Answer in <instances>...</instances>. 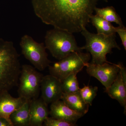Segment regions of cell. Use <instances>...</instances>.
<instances>
[{
    "label": "cell",
    "instance_id": "obj_17",
    "mask_svg": "<svg viewBox=\"0 0 126 126\" xmlns=\"http://www.w3.org/2000/svg\"><path fill=\"white\" fill-rule=\"evenodd\" d=\"M94 11L96 15L110 23H115L119 26H124L121 18L117 13L115 8L113 6H107L102 8H98L96 7L94 9Z\"/></svg>",
    "mask_w": 126,
    "mask_h": 126
},
{
    "label": "cell",
    "instance_id": "obj_18",
    "mask_svg": "<svg viewBox=\"0 0 126 126\" xmlns=\"http://www.w3.org/2000/svg\"><path fill=\"white\" fill-rule=\"evenodd\" d=\"M77 73L72 74L61 81L63 93H70L79 91L80 88L77 78Z\"/></svg>",
    "mask_w": 126,
    "mask_h": 126
},
{
    "label": "cell",
    "instance_id": "obj_8",
    "mask_svg": "<svg viewBox=\"0 0 126 126\" xmlns=\"http://www.w3.org/2000/svg\"><path fill=\"white\" fill-rule=\"evenodd\" d=\"M120 65L121 63L95 64L88 63L86 66V70L90 76L100 81L107 90L116 78L120 70Z\"/></svg>",
    "mask_w": 126,
    "mask_h": 126
},
{
    "label": "cell",
    "instance_id": "obj_10",
    "mask_svg": "<svg viewBox=\"0 0 126 126\" xmlns=\"http://www.w3.org/2000/svg\"><path fill=\"white\" fill-rule=\"evenodd\" d=\"M49 113L52 118L64 120L76 125L78 120L84 116L72 110L60 100L51 104Z\"/></svg>",
    "mask_w": 126,
    "mask_h": 126
},
{
    "label": "cell",
    "instance_id": "obj_14",
    "mask_svg": "<svg viewBox=\"0 0 126 126\" xmlns=\"http://www.w3.org/2000/svg\"><path fill=\"white\" fill-rule=\"evenodd\" d=\"M61 99L72 110L82 115L88 111L90 106L84 101L79 91L70 93H63Z\"/></svg>",
    "mask_w": 126,
    "mask_h": 126
},
{
    "label": "cell",
    "instance_id": "obj_7",
    "mask_svg": "<svg viewBox=\"0 0 126 126\" xmlns=\"http://www.w3.org/2000/svg\"><path fill=\"white\" fill-rule=\"evenodd\" d=\"M20 46L22 54L36 69L43 71L50 65L44 43H38L25 34L21 39Z\"/></svg>",
    "mask_w": 126,
    "mask_h": 126
},
{
    "label": "cell",
    "instance_id": "obj_9",
    "mask_svg": "<svg viewBox=\"0 0 126 126\" xmlns=\"http://www.w3.org/2000/svg\"><path fill=\"white\" fill-rule=\"evenodd\" d=\"M40 90L41 98L48 105L61 99L63 93L62 82L50 74L43 76L41 83Z\"/></svg>",
    "mask_w": 126,
    "mask_h": 126
},
{
    "label": "cell",
    "instance_id": "obj_3",
    "mask_svg": "<svg viewBox=\"0 0 126 126\" xmlns=\"http://www.w3.org/2000/svg\"><path fill=\"white\" fill-rule=\"evenodd\" d=\"M81 32L85 38L86 43L81 48L82 50H86L92 55L91 63L95 64L105 63H113L107 60L106 56L111 53L113 48L121 49L116 41V35H109L93 33L87 30L86 27Z\"/></svg>",
    "mask_w": 126,
    "mask_h": 126
},
{
    "label": "cell",
    "instance_id": "obj_6",
    "mask_svg": "<svg viewBox=\"0 0 126 126\" xmlns=\"http://www.w3.org/2000/svg\"><path fill=\"white\" fill-rule=\"evenodd\" d=\"M43 77L33 66L28 64L21 65L18 85L19 96L26 100L38 98Z\"/></svg>",
    "mask_w": 126,
    "mask_h": 126
},
{
    "label": "cell",
    "instance_id": "obj_20",
    "mask_svg": "<svg viewBox=\"0 0 126 126\" xmlns=\"http://www.w3.org/2000/svg\"><path fill=\"white\" fill-rule=\"evenodd\" d=\"M45 126H77L71 123L65 121L61 119H57L53 118H47L44 123Z\"/></svg>",
    "mask_w": 126,
    "mask_h": 126
},
{
    "label": "cell",
    "instance_id": "obj_11",
    "mask_svg": "<svg viewBox=\"0 0 126 126\" xmlns=\"http://www.w3.org/2000/svg\"><path fill=\"white\" fill-rule=\"evenodd\" d=\"M49 112L48 105L41 98L31 100L30 107V126H43L44 122L48 117Z\"/></svg>",
    "mask_w": 126,
    "mask_h": 126
},
{
    "label": "cell",
    "instance_id": "obj_12",
    "mask_svg": "<svg viewBox=\"0 0 126 126\" xmlns=\"http://www.w3.org/2000/svg\"><path fill=\"white\" fill-rule=\"evenodd\" d=\"M26 101V100L21 97L15 98L12 96L9 92H5L1 94L0 117L5 118L12 124L10 119V116L15 111L19 108Z\"/></svg>",
    "mask_w": 126,
    "mask_h": 126
},
{
    "label": "cell",
    "instance_id": "obj_15",
    "mask_svg": "<svg viewBox=\"0 0 126 126\" xmlns=\"http://www.w3.org/2000/svg\"><path fill=\"white\" fill-rule=\"evenodd\" d=\"M31 101L26 100L19 108L10 115V119L13 126H30Z\"/></svg>",
    "mask_w": 126,
    "mask_h": 126
},
{
    "label": "cell",
    "instance_id": "obj_19",
    "mask_svg": "<svg viewBox=\"0 0 126 126\" xmlns=\"http://www.w3.org/2000/svg\"><path fill=\"white\" fill-rule=\"evenodd\" d=\"M97 91V87L89 86H84L83 88L79 89V93L83 99L90 106H92L93 101L96 96Z\"/></svg>",
    "mask_w": 126,
    "mask_h": 126
},
{
    "label": "cell",
    "instance_id": "obj_1",
    "mask_svg": "<svg viewBox=\"0 0 126 126\" xmlns=\"http://www.w3.org/2000/svg\"><path fill=\"white\" fill-rule=\"evenodd\" d=\"M108 0H31L35 15L45 24L73 34L81 32L100 1Z\"/></svg>",
    "mask_w": 126,
    "mask_h": 126
},
{
    "label": "cell",
    "instance_id": "obj_16",
    "mask_svg": "<svg viewBox=\"0 0 126 126\" xmlns=\"http://www.w3.org/2000/svg\"><path fill=\"white\" fill-rule=\"evenodd\" d=\"M96 28L97 33L106 35H116L115 27L111 23L97 15H92L90 16V21Z\"/></svg>",
    "mask_w": 126,
    "mask_h": 126
},
{
    "label": "cell",
    "instance_id": "obj_5",
    "mask_svg": "<svg viewBox=\"0 0 126 126\" xmlns=\"http://www.w3.org/2000/svg\"><path fill=\"white\" fill-rule=\"evenodd\" d=\"M91 59L88 52H72L65 58L54 63L48 67L50 74L60 81L72 74L78 73L86 67Z\"/></svg>",
    "mask_w": 126,
    "mask_h": 126
},
{
    "label": "cell",
    "instance_id": "obj_13",
    "mask_svg": "<svg viewBox=\"0 0 126 126\" xmlns=\"http://www.w3.org/2000/svg\"><path fill=\"white\" fill-rule=\"evenodd\" d=\"M105 92L107 93L109 96L113 99L119 102L121 106L124 108V113L126 110V86L123 81L120 73H118L116 78L112 84Z\"/></svg>",
    "mask_w": 126,
    "mask_h": 126
},
{
    "label": "cell",
    "instance_id": "obj_2",
    "mask_svg": "<svg viewBox=\"0 0 126 126\" xmlns=\"http://www.w3.org/2000/svg\"><path fill=\"white\" fill-rule=\"evenodd\" d=\"M21 67L14 43L0 38V94L18 86Z\"/></svg>",
    "mask_w": 126,
    "mask_h": 126
},
{
    "label": "cell",
    "instance_id": "obj_21",
    "mask_svg": "<svg viewBox=\"0 0 126 126\" xmlns=\"http://www.w3.org/2000/svg\"><path fill=\"white\" fill-rule=\"evenodd\" d=\"M115 31L119 35L122 41V44L124 49L126 50V28L125 26L115 27Z\"/></svg>",
    "mask_w": 126,
    "mask_h": 126
},
{
    "label": "cell",
    "instance_id": "obj_4",
    "mask_svg": "<svg viewBox=\"0 0 126 126\" xmlns=\"http://www.w3.org/2000/svg\"><path fill=\"white\" fill-rule=\"evenodd\" d=\"M45 45L52 56L60 60L71 53L81 52L73 34L65 31L54 28L46 32Z\"/></svg>",
    "mask_w": 126,
    "mask_h": 126
},
{
    "label": "cell",
    "instance_id": "obj_23",
    "mask_svg": "<svg viewBox=\"0 0 126 126\" xmlns=\"http://www.w3.org/2000/svg\"><path fill=\"white\" fill-rule=\"evenodd\" d=\"M0 126H13L7 120L3 118L0 117Z\"/></svg>",
    "mask_w": 126,
    "mask_h": 126
},
{
    "label": "cell",
    "instance_id": "obj_22",
    "mask_svg": "<svg viewBox=\"0 0 126 126\" xmlns=\"http://www.w3.org/2000/svg\"><path fill=\"white\" fill-rule=\"evenodd\" d=\"M119 73L121 75L123 81L124 82V83L126 86V68L121 63L120 65V70Z\"/></svg>",
    "mask_w": 126,
    "mask_h": 126
}]
</instances>
